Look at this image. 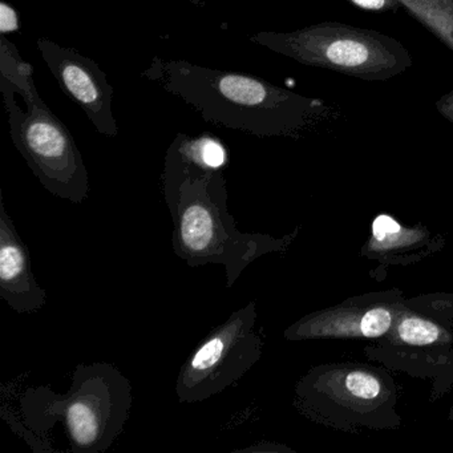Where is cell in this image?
<instances>
[{"label": "cell", "mask_w": 453, "mask_h": 453, "mask_svg": "<svg viewBox=\"0 0 453 453\" xmlns=\"http://www.w3.org/2000/svg\"><path fill=\"white\" fill-rule=\"evenodd\" d=\"M226 160L217 137L179 134L166 150L161 184L173 222L174 254L190 267L222 265L230 288L251 262L280 249L282 241L238 230L227 208Z\"/></svg>", "instance_id": "6da1fadb"}, {"label": "cell", "mask_w": 453, "mask_h": 453, "mask_svg": "<svg viewBox=\"0 0 453 453\" xmlns=\"http://www.w3.org/2000/svg\"><path fill=\"white\" fill-rule=\"evenodd\" d=\"M142 76L179 97L206 123L257 137H296L335 116L322 100L251 73L155 57Z\"/></svg>", "instance_id": "7a4b0ae2"}, {"label": "cell", "mask_w": 453, "mask_h": 453, "mask_svg": "<svg viewBox=\"0 0 453 453\" xmlns=\"http://www.w3.org/2000/svg\"><path fill=\"white\" fill-rule=\"evenodd\" d=\"M0 92L12 142L34 176L52 195L83 203L89 192L83 156L67 126L39 95L33 65L6 35L0 38Z\"/></svg>", "instance_id": "3957f363"}, {"label": "cell", "mask_w": 453, "mask_h": 453, "mask_svg": "<svg viewBox=\"0 0 453 453\" xmlns=\"http://www.w3.org/2000/svg\"><path fill=\"white\" fill-rule=\"evenodd\" d=\"M132 407V387L110 363L79 365L65 394L49 387L30 388L22 399L26 421L47 431L62 421L71 452H105L123 432Z\"/></svg>", "instance_id": "277c9868"}, {"label": "cell", "mask_w": 453, "mask_h": 453, "mask_svg": "<svg viewBox=\"0 0 453 453\" xmlns=\"http://www.w3.org/2000/svg\"><path fill=\"white\" fill-rule=\"evenodd\" d=\"M250 42L301 65L365 81H389L413 65L402 42L346 23H317L290 33L262 31Z\"/></svg>", "instance_id": "5b68a950"}, {"label": "cell", "mask_w": 453, "mask_h": 453, "mask_svg": "<svg viewBox=\"0 0 453 453\" xmlns=\"http://www.w3.org/2000/svg\"><path fill=\"white\" fill-rule=\"evenodd\" d=\"M256 322V302H249L205 336L180 368V402H205L245 376L261 357Z\"/></svg>", "instance_id": "8992f818"}, {"label": "cell", "mask_w": 453, "mask_h": 453, "mask_svg": "<svg viewBox=\"0 0 453 453\" xmlns=\"http://www.w3.org/2000/svg\"><path fill=\"white\" fill-rule=\"evenodd\" d=\"M36 47L58 86L83 110L95 129L104 136H118V121L112 112L113 87L99 65L47 38H39Z\"/></svg>", "instance_id": "52a82bcc"}, {"label": "cell", "mask_w": 453, "mask_h": 453, "mask_svg": "<svg viewBox=\"0 0 453 453\" xmlns=\"http://www.w3.org/2000/svg\"><path fill=\"white\" fill-rule=\"evenodd\" d=\"M0 298L19 314L35 312L47 303V293L34 277L30 253L0 200Z\"/></svg>", "instance_id": "ba28073f"}, {"label": "cell", "mask_w": 453, "mask_h": 453, "mask_svg": "<svg viewBox=\"0 0 453 453\" xmlns=\"http://www.w3.org/2000/svg\"><path fill=\"white\" fill-rule=\"evenodd\" d=\"M394 323L395 310L387 303L351 304L303 318L286 330L285 338H379Z\"/></svg>", "instance_id": "9c48e42d"}, {"label": "cell", "mask_w": 453, "mask_h": 453, "mask_svg": "<svg viewBox=\"0 0 453 453\" xmlns=\"http://www.w3.org/2000/svg\"><path fill=\"white\" fill-rule=\"evenodd\" d=\"M402 6L453 52V0H399Z\"/></svg>", "instance_id": "30bf717a"}, {"label": "cell", "mask_w": 453, "mask_h": 453, "mask_svg": "<svg viewBox=\"0 0 453 453\" xmlns=\"http://www.w3.org/2000/svg\"><path fill=\"white\" fill-rule=\"evenodd\" d=\"M392 328L395 338L410 346H429L447 336L436 323L410 312L397 315Z\"/></svg>", "instance_id": "8fae6325"}, {"label": "cell", "mask_w": 453, "mask_h": 453, "mask_svg": "<svg viewBox=\"0 0 453 453\" xmlns=\"http://www.w3.org/2000/svg\"><path fill=\"white\" fill-rule=\"evenodd\" d=\"M420 233L404 229L397 224L392 217H376L372 224V238H371L370 250L388 251L392 249L403 248L418 242Z\"/></svg>", "instance_id": "7c38bea8"}, {"label": "cell", "mask_w": 453, "mask_h": 453, "mask_svg": "<svg viewBox=\"0 0 453 453\" xmlns=\"http://www.w3.org/2000/svg\"><path fill=\"white\" fill-rule=\"evenodd\" d=\"M343 384L344 391L352 399L362 400V402L376 399L381 392L379 379L365 371H351L347 373Z\"/></svg>", "instance_id": "4fadbf2b"}, {"label": "cell", "mask_w": 453, "mask_h": 453, "mask_svg": "<svg viewBox=\"0 0 453 453\" xmlns=\"http://www.w3.org/2000/svg\"><path fill=\"white\" fill-rule=\"evenodd\" d=\"M349 2L357 9L376 12V14L396 12L400 7H403L399 0H349Z\"/></svg>", "instance_id": "5bb4252c"}, {"label": "cell", "mask_w": 453, "mask_h": 453, "mask_svg": "<svg viewBox=\"0 0 453 453\" xmlns=\"http://www.w3.org/2000/svg\"><path fill=\"white\" fill-rule=\"evenodd\" d=\"M436 111L445 119L453 124V89L448 94L442 95L436 102Z\"/></svg>", "instance_id": "9a60e30c"}]
</instances>
